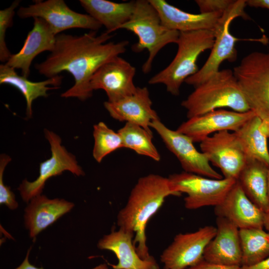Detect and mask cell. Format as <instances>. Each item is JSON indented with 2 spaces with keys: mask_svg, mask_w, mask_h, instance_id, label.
Masks as SVG:
<instances>
[{
  "mask_svg": "<svg viewBox=\"0 0 269 269\" xmlns=\"http://www.w3.org/2000/svg\"><path fill=\"white\" fill-rule=\"evenodd\" d=\"M93 135L94 143L92 154L98 163L110 153L124 147L122 137L118 132H115L103 122L93 126Z\"/></svg>",
  "mask_w": 269,
  "mask_h": 269,
  "instance_id": "29",
  "label": "cell"
},
{
  "mask_svg": "<svg viewBox=\"0 0 269 269\" xmlns=\"http://www.w3.org/2000/svg\"><path fill=\"white\" fill-rule=\"evenodd\" d=\"M31 248L27 251L26 257L22 263L15 269H44L42 268H38L32 265L29 262V256Z\"/></svg>",
  "mask_w": 269,
  "mask_h": 269,
  "instance_id": "35",
  "label": "cell"
},
{
  "mask_svg": "<svg viewBox=\"0 0 269 269\" xmlns=\"http://www.w3.org/2000/svg\"><path fill=\"white\" fill-rule=\"evenodd\" d=\"M11 159L6 154L2 153L0 155V204L5 205L9 209L15 210L18 206L15 195L10 190V187L5 185L3 180L4 169Z\"/></svg>",
  "mask_w": 269,
  "mask_h": 269,
  "instance_id": "31",
  "label": "cell"
},
{
  "mask_svg": "<svg viewBox=\"0 0 269 269\" xmlns=\"http://www.w3.org/2000/svg\"><path fill=\"white\" fill-rule=\"evenodd\" d=\"M201 152L225 178L237 180L247 157L234 132L216 133L200 143Z\"/></svg>",
  "mask_w": 269,
  "mask_h": 269,
  "instance_id": "13",
  "label": "cell"
},
{
  "mask_svg": "<svg viewBox=\"0 0 269 269\" xmlns=\"http://www.w3.org/2000/svg\"><path fill=\"white\" fill-rule=\"evenodd\" d=\"M241 269H269V257L259 264L251 267H241Z\"/></svg>",
  "mask_w": 269,
  "mask_h": 269,
  "instance_id": "36",
  "label": "cell"
},
{
  "mask_svg": "<svg viewBox=\"0 0 269 269\" xmlns=\"http://www.w3.org/2000/svg\"><path fill=\"white\" fill-rule=\"evenodd\" d=\"M56 36L44 20L33 18V27L28 33L22 48L18 52L12 54L5 64L15 69L21 70V75L28 78L33 60L42 52H51L53 50Z\"/></svg>",
  "mask_w": 269,
  "mask_h": 269,
  "instance_id": "19",
  "label": "cell"
},
{
  "mask_svg": "<svg viewBox=\"0 0 269 269\" xmlns=\"http://www.w3.org/2000/svg\"><path fill=\"white\" fill-rule=\"evenodd\" d=\"M181 106L186 110L188 119L223 108L240 113L251 110L233 71L230 69L219 70L195 87L181 102Z\"/></svg>",
  "mask_w": 269,
  "mask_h": 269,
  "instance_id": "3",
  "label": "cell"
},
{
  "mask_svg": "<svg viewBox=\"0 0 269 269\" xmlns=\"http://www.w3.org/2000/svg\"><path fill=\"white\" fill-rule=\"evenodd\" d=\"M20 0H15L11 5L0 10V60L6 62L12 55L7 47L5 40L7 28L12 26L15 9L18 7Z\"/></svg>",
  "mask_w": 269,
  "mask_h": 269,
  "instance_id": "30",
  "label": "cell"
},
{
  "mask_svg": "<svg viewBox=\"0 0 269 269\" xmlns=\"http://www.w3.org/2000/svg\"><path fill=\"white\" fill-rule=\"evenodd\" d=\"M148 0L157 10L162 24L170 29L179 32L214 29L224 13H191L176 7L164 0Z\"/></svg>",
  "mask_w": 269,
  "mask_h": 269,
  "instance_id": "22",
  "label": "cell"
},
{
  "mask_svg": "<svg viewBox=\"0 0 269 269\" xmlns=\"http://www.w3.org/2000/svg\"><path fill=\"white\" fill-rule=\"evenodd\" d=\"M134 234L119 229L105 235L98 242V248L112 252L118 259L116 265H110L113 269H159L152 256L141 258L134 244Z\"/></svg>",
  "mask_w": 269,
  "mask_h": 269,
  "instance_id": "20",
  "label": "cell"
},
{
  "mask_svg": "<svg viewBox=\"0 0 269 269\" xmlns=\"http://www.w3.org/2000/svg\"><path fill=\"white\" fill-rule=\"evenodd\" d=\"M268 189H269V167L268 174Z\"/></svg>",
  "mask_w": 269,
  "mask_h": 269,
  "instance_id": "39",
  "label": "cell"
},
{
  "mask_svg": "<svg viewBox=\"0 0 269 269\" xmlns=\"http://www.w3.org/2000/svg\"><path fill=\"white\" fill-rule=\"evenodd\" d=\"M180 196L171 187L168 177L149 174L139 178L126 205L119 212V229L134 234V244L142 259L150 257L147 245V224L169 196Z\"/></svg>",
  "mask_w": 269,
  "mask_h": 269,
  "instance_id": "2",
  "label": "cell"
},
{
  "mask_svg": "<svg viewBox=\"0 0 269 269\" xmlns=\"http://www.w3.org/2000/svg\"><path fill=\"white\" fill-rule=\"evenodd\" d=\"M216 231V227L205 226L193 232L176 235L160 255L164 269H187L200 261Z\"/></svg>",
  "mask_w": 269,
  "mask_h": 269,
  "instance_id": "12",
  "label": "cell"
},
{
  "mask_svg": "<svg viewBox=\"0 0 269 269\" xmlns=\"http://www.w3.org/2000/svg\"><path fill=\"white\" fill-rule=\"evenodd\" d=\"M91 269H109L106 264H101Z\"/></svg>",
  "mask_w": 269,
  "mask_h": 269,
  "instance_id": "38",
  "label": "cell"
},
{
  "mask_svg": "<svg viewBox=\"0 0 269 269\" xmlns=\"http://www.w3.org/2000/svg\"><path fill=\"white\" fill-rule=\"evenodd\" d=\"M241 267H251L269 257V233L263 228L239 229Z\"/></svg>",
  "mask_w": 269,
  "mask_h": 269,
  "instance_id": "27",
  "label": "cell"
},
{
  "mask_svg": "<svg viewBox=\"0 0 269 269\" xmlns=\"http://www.w3.org/2000/svg\"><path fill=\"white\" fill-rule=\"evenodd\" d=\"M96 33L91 31L81 36L57 35L50 54L35 65L39 73L48 78L63 71L72 75L74 84L61 94V97L82 101L90 98L93 92L90 81L94 73L105 63L126 52L129 41H109L113 36L111 33Z\"/></svg>",
  "mask_w": 269,
  "mask_h": 269,
  "instance_id": "1",
  "label": "cell"
},
{
  "mask_svg": "<svg viewBox=\"0 0 269 269\" xmlns=\"http://www.w3.org/2000/svg\"><path fill=\"white\" fill-rule=\"evenodd\" d=\"M86 12L106 28L109 33L119 29L132 17L136 0L116 2L107 0H80Z\"/></svg>",
  "mask_w": 269,
  "mask_h": 269,
  "instance_id": "25",
  "label": "cell"
},
{
  "mask_svg": "<svg viewBox=\"0 0 269 269\" xmlns=\"http://www.w3.org/2000/svg\"><path fill=\"white\" fill-rule=\"evenodd\" d=\"M150 126L176 156L184 171L212 179L223 178L222 174L211 166L206 155L195 148L194 142L188 136L177 130L169 129L159 119L153 121Z\"/></svg>",
  "mask_w": 269,
  "mask_h": 269,
  "instance_id": "11",
  "label": "cell"
},
{
  "mask_svg": "<svg viewBox=\"0 0 269 269\" xmlns=\"http://www.w3.org/2000/svg\"><path fill=\"white\" fill-rule=\"evenodd\" d=\"M200 13L224 12L235 1L234 0H196Z\"/></svg>",
  "mask_w": 269,
  "mask_h": 269,
  "instance_id": "32",
  "label": "cell"
},
{
  "mask_svg": "<svg viewBox=\"0 0 269 269\" xmlns=\"http://www.w3.org/2000/svg\"><path fill=\"white\" fill-rule=\"evenodd\" d=\"M117 132L122 137L124 147L131 149L138 154L148 157L156 161L160 160V155L152 142V133L130 123H126Z\"/></svg>",
  "mask_w": 269,
  "mask_h": 269,
  "instance_id": "28",
  "label": "cell"
},
{
  "mask_svg": "<svg viewBox=\"0 0 269 269\" xmlns=\"http://www.w3.org/2000/svg\"><path fill=\"white\" fill-rule=\"evenodd\" d=\"M64 199H49L40 194L32 198L24 210V224L33 239L74 207Z\"/></svg>",
  "mask_w": 269,
  "mask_h": 269,
  "instance_id": "21",
  "label": "cell"
},
{
  "mask_svg": "<svg viewBox=\"0 0 269 269\" xmlns=\"http://www.w3.org/2000/svg\"><path fill=\"white\" fill-rule=\"evenodd\" d=\"M135 68L117 56L103 65L93 75L90 85L93 91L104 90L108 101L114 102L131 95L136 91L134 84Z\"/></svg>",
  "mask_w": 269,
  "mask_h": 269,
  "instance_id": "15",
  "label": "cell"
},
{
  "mask_svg": "<svg viewBox=\"0 0 269 269\" xmlns=\"http://www.w3.org/2000/svg\"><path fill=\"white\" fill-rule=\"evenodd\" d=\"M44 133L50 144L51 155L40 163L39 176L35 180L29 181L25 179L18 187L22 199L27 203L34 197L41 194L46 182L53 176L60 175L65 171L78 176L85 175L75 155L62 144L60 136L46 129Z\"/></svg>",
  "mask_w": 269,
  "mask_h": 269,
  "instance_id": "9",
  "label": "cell"
},
{
  "mask_svg": "<svg viewBox=\"0 0 269 269\" xmlns=\"http://www.w3.org/2000/svg\"><path fill=\"white\" fill-rule=\"evenodd\" d=\"M246 4L251 7H261L269 10V0H247Z\"/></svg>",
  "mask_w": 269,
  "mask_h": 269,
  "instance_id": "34",
  "label": "cell"
},
{
  "mask_svg": "<svg viewBox=\"0 0 269 269\" xmlns=\"http://www.w3.org/2000/svg\"><path fill=\"white\" fill-rule=\"evenodd\" d=\"M233 71L250 109L269 122V53L251 52Z\"/></svg>",
  "mask_w": 269,
  "mask_h": 269,
  "instance_id": "6",
  "label": "cell"
},
{
  "mask_svg": "<svg viewBox=\"0 0 269 269\" xmlns=\"http://www.w3.org/2000/svg\"><path fill=\"white\" fill-rule=\"evenodd\" d=\"M215 37L214 29L179 32L174 58L165 68L152 76L148 84H162L171 95H179L182 84L198 71L197 59L201 53L212 49Z\"/></svg>",
  "mask_w": 269,
  "mask_h": 269,
  "instance_id": "4",
  "label": "cell"
},
{
  "mask_svg": "<svg viewBox=\"0 0 269 269\" xmlns=\"http://www.w3.org/2000/svg\"><path fill=\"white\" fill-rule=\"evenodd\" d=\"M135 34L138 41L132 46V50L139 53L147 50L148 56L142 66V71L148 73L153 61L160 50L170 43H176L179 35L178 31L170 29L162 23L153 5L147 0H137L131 19L119 28Z\"/></svg>",
  "mask_w": 269,
  "mask_h": 269,
  "instance_id": "5",
  "label": "cell"
},
{
  "mask_svg": "<svg viewBox=\"0 0 269 269\" xmlns=\"http://www.w3.org/2000/svg\"><path fill=\"white\" fill-rule=\"evenodd\" d=\"M246 6V0H235L224 12L214 29L215 41L208 58L197 73L186 79V84L196 87L219 71L223 61L233 62L236 60L237 52L235 47L239 39L231 34L229 26L235 18H248L244 11Z\"/></svg>",
  "mask_w": 269,
  "mask_h": 269,
  "instance_id": "7",
  "label": "cell"
},
{
  "mask_svg": "<svg viewBox=\"0 0 269 269\" xmlns=\"http://www.w3.org/2000/svg\"><path fill=\"white\" fill-rule=\"evenodd\" d=\"M247 159L260 161L269 167V122L255 115L234 132Z\"/></svg>",
  "mask_w": 269,
  "mask_h": 269,
  "instance_id": "23",
  "label": "cell"
},
{
  "mask_svg": "<svg viewBox=\"0 0 269 269\" xmlns=\"http://www.w3.org/2000/svg\"><path fill=\"white\" fill-rule=\"evenodd\" d=\"M173 190L186 194L184 206L189 210L221 203L237 180L223 178L212 179L183 171L168 177Z\"/></svg>",
  "mask_w": 269,
  "mask_h": 269,
  "instance_id": "8",
  "label": "cell"
},
{
  "mask_svg": "<svg viewBox=\"0 0 269 269\" xmlns=\"http://www.w3.org/2000/svg\"><path fill=\"white\" fill-rule=\"evenodd\" d=\"M216 224V233L207 245L203 259L217 264L241 267L239 229L227 219L220 217H217Z\"/></svg>",
  "mask_w": 269,
  "mask_h": 269,
  "instance_id": "17",
  "label": "cell"
},
{
  "mask_svg": "<svg viewBox=\"0 0 269 269\" xmlns=\"http://www.w3.org/2000/svg\"><path fill=\"white\" fill-rule=\"evenodd\" d=\"M269 167L260 161L247 159L237 179L247 196L264 212L269 209Z\"/></svg>",
  "mask_w": 269,
  "mask_h": 269,
  "instance_id": "26",
  "label": "cell"
},
{
  "mask_svg": "<svg viewBox=\"0 0 269 269\" xmlns=\"http://www.w3.org/2000/svg\"><path fill=\"white\" fill-rule=\"evenodd\" d=\"M215 213L239 229L264 227V212L247 196L237 180L221 203L215 207Z\"/></svg>",
  "mask_w": 269,
  "mask_h": 269,
  "instance_id": "18",
  "label": "cell"
},
{
  "mask_svg": "<svg viewBox=\"0 0 269 269\" xmlns=\"http://www.w3.org/2000/svg\"><path fill=\"white\" fill-rule=\"evenodd\" d=\"M152 105L146 87H137L135 93L117 101L104 103V107L113 119L138 125L150 133H152L151 123L159 119Z\"/></svg>",
  "mask_w": 269,
  "mask_h": 269,
  "instance_id": "16",
  "label": "cell"
},
{
  "mask_svg": "<svg viewBox=\"0 0 269 269\" xmlns=\"http://www.w3.org/2000/svg\"><path fill=\"white\" fill-rule=\"evenodd\" d=\"M255 115L252 110L240 113L218 109L188 119L176 130L188 136L194 143H200L212 134L223 131H237Z\"/></svg>",
  "mask_w": 269,
  "mask_h": 269,
  "instance_id": "14",
  "label": "cell"
},
{
  "mask_svg": "<svg viewBox=\"0 0 269 269\" xmlns=\"http://www.w3.org/2000/svg\"><path fill=\"white\" fill-rule=\"evenodd\" d=\"M263 223L264 227H265L268 232L269 233V209L264 212Z\"/></svg>",
  "mask_w": 269,
  "mask_h": 269,
  "instance_id": "37",
  "label": "cell"
},
{
  "mask_svg": "<svg viewBox=\"0 0 269 269\" xmlns=\"http://www.w3.org/2000/svg\"><path fill=\"white\" fill-rule=\"evenodd\" d=\"M63 77L57 75L40 82H32L18 75L13 68L2 64L0 65V84L10 85L17 89L25 98L26 116L30 119L32 115V104L39 97H47L48 91L60 88Z\"/></svg>",
  "mask_w": 269,
  "mask_h": 269,
  "instance_id": "24",
  "label": "cell"
},
{
  "mask_svg": "<svg viewBox=\"0 0 269 269\" xmlns=\"http://www.w3.org/2000/svg\"><path fill=\"white\" fill-rule=\"evenodd\" d=\"M21 18L38 17L44 20L56 35L71 28H83L96 31L102 25L88 14L71 9L63 0H37L17 11Z\"/></svg>",
  "mask_w": 269,
  "mask_h": 269,
  "instance_id": "10",
  "label": "cell"
},
{
  "mask_svg": "<svg viewBox=\"0 0 269 269\" xmlns=\"http://www.w3.org/2000/svg\"><path fill=\"white\" fill-rule=\"evenodd\" d=\"M187 269H241V267L222 265L208 262L203 259Z\"/></svg>",
  "mask_w": 269,
  "mask_h": 269,
  "instance_id": "33",
  "label": "cell"
}]
</instances>
